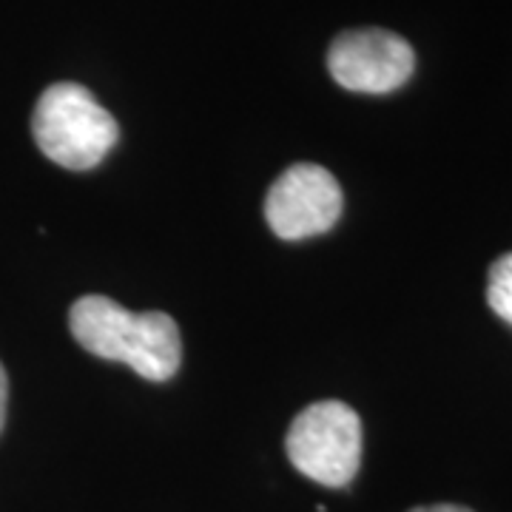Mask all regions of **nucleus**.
<instances>
[{"label":"nucleus","mask_w":512,"mask_h":512,"mask_svg":"<svg viewBox=\"0 0 512 512\" xmlns=\"http://www.w3.org/2000/svg\"><path fill=\"white\" fill-rule=\"evenodd\" d=\"M69 330L89 353L123 362L148 382H168L183 362L180 328L168 313H131L109 296L89 293L77 299Z\"/></svg>","instance_id":"f257e3e1"},{"label":"nucleus","mask_w":512,"mask_h":512,"mask_svg":"<svg viewBox=\"0 0 512 512\" xmlns=\"http://www.w3.org/2000/svg\"><path fill=\"white\" fill-rule=\"evenodd\" d=\"M32 134L37 148L52 163L89 171L114 148L120 128L89 89L77 83H55L37 100Z\"/></svg>","instance_id":"f03ea898"},{"label":"nucleus","mask_w":512,"mask_h":512,"mask_svg":"<svg viewBox=\"0 0 512 512\" xmlns=\"http://www.w3.org/2000/svg\"><path fill=\"white\" fill-rule=\"evenodd\" d=\"M487 305L512 328V251L498 256L487 274Z\"/></svg>","instance_id":"423d86ee"},{"label":"nucleus","mask_w":512,"mask_h":512,"mask_svg":"<svg viewBox=\"0 0 512 512\" xmlns=\"http://www.w3.org/2000/svg\"><path fill=\"white\" fill-rule=\"evenodd\" d=\"M410 512H473L467 507H458V504H433V507H416Z\"/></svg>","instance_id":"6e6552de"},{"label":"nucleus","mask_w":512,"mask_h":512,"mask_svg":"<svg viewBox=\"0 0 512 512\" xmlns=\"http://www.w3.org/2000/svg\"><path fill=\"white\" fill-rule=\"evenodd\" d=\"M330 77L356 94H390L416 72L413 46L387 29H353L330 43Z\"/></svg>","instance_id":"20e7f679"},{"label":"nucleus","mask_w":512,"mask_h":512,"mask_svg":"<svg viewBox=\"0 0 512 512\" xmlns=\"http://www.w3.org/2000/svg\"><path fill=\"white\" fill-rule=\"evenodd\" d=\"M6 404H9V379H6V370L0 365V430L6 424Z\"/></svg>","instance_id":"0eeeda50"},{"label":"nucleus","mask_w":512,"mask_h":512,"mask_svg":"<svg viewBox=\"0 0 512 512\" xmlns=\"http://www.w3.org/2000/svg\"><path fill=\"white\" fill-rule=\"evenodd\" d=\"M342 188L328 168L291 165L268 191L265 220L279 239H308L330 231L342 217Z\"/></svg>","instance_id":"39448f33"},{"label":"nucleus","mask_w":512,"mask_h":512,"mask_svg":"<svg viewBox=\"0 0 512 512\" xmlns=\"http://www.w3.org/2000/svg\"><path fill=\"white\" fill-rule=\"evenodd\" d=\"M285 450L302 476L348 487L362 464V421L345 402H316L293 419Z\"/></svg>","instance_id":"7ed1b4c3"}]
</instances>
